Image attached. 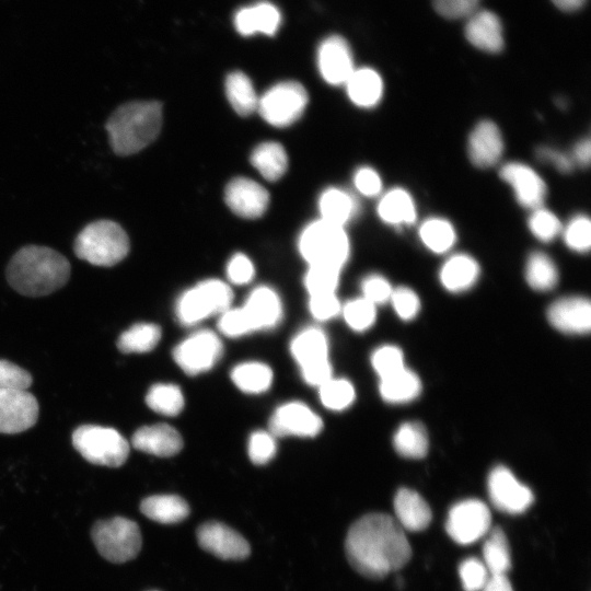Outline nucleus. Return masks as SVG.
Listing matches in <instances>:
<instances>
[{"label": "nucleus", "instance_id": "a19ab883", "mask_svg": "<svg viewBox=\"0 0 591 591\" xmlns=\"http://www.w3.org/2000/svg\"><path fill=\"white\" fill-rule=\"evenodd\" d=\"M146 403L158 414L176 416L184 407V396L179 386L175 384L157 383L149 389Z\"/></svg>", "mask_w": 591, "mask_h": 591}, {"label": "nucleus", "instance_id": "423d86ee", "mask_svg": "<svg viewBox=\"0 0 591 591\" xmlns=\"http://www.w3.org/2000/svg\"><path fill=\"white\" fill-rule=\"evenodd\" d=\"M74 449L90 463L109 467L123 465L129 455V443L114 428L83 425L72 433Z\"/></svg>", "mask_w": 591, "mask_h": 591}, {"label": "nucleus", "instance_id": "f257e3e1", "mask_svg": "<svg viewBox=\"0 0 591 591\" xmlns=\"http://www.w3.org/2000/svg\"><path fill=\"white\" fill-rule=\"evenodd\" d=\"M345 551L352 568L374 580L401 569L412 557L405 531L386 513H368L352 523Z\"/></svg>", "mask_w": 591, "mask_h": 591}, {"label": "nucleus", "instance_id": "f3484780", "mask_svg": "<svg viewBox=\"0 0 591 591\" xmlns=\"http://www.w3.org/2000/svg\"><path fill=\"white\" fill-rule=\"evenodd\" d=\"M500 177L512 188L518 202L531 210L542 207L547 188L544 179L530 165L508 162L500 169Z\"/></svg>", "mask_w": 591, "mask_h": 591}, {"label": "nucleus", "instance_id": "b1692460", "mask_svg": "<svg viewBox=\"0 0 591 591\" xmlns=\"http://www.w3.org/2000/svg\"><path fill=\"white\" fill-rule=\"evenodd\" d=\"M395 520L404 531L419 532L428 528L432 513L427 501L415 490L401 488L393 501Z\"/></svg>", "mask_w": 591, "mask_h": 591}, {"label": "nucleus", "instance_id": "de8ad7c7", "mask_svg": "<svg viewBox=\"0 0 591 591\" xmlns=\"http://www.w3.org/2000/svg\"><path fill=\"white\" fill-rule=\"evenodd\" d=\"M371 364L379 378L383 379L405 368L404 354L397 346L383 345L371 355Z\"/></svg>", "mask_w": 591, "mask_h": 591}, {"label": "nucleus", "instance_id": "1a4fd4ad", "mask_svg": "<svg viewBox=\"0 0 591 591\" xmlns=\"http://www.w3.org/2000/svg\"><path fill=\"white\" fill-rule=\"evenodd\" d=\"M306 103L308 93L302 84L283 81L271 86L258 99L257 109L268 124L286 127L300 118Z\"/></svg>", "mask_w": 591, "mask_h": 591}, {"label": "nucleus", "instance_id": "f8f14e48", "mask_svg": "<svg viewBox=\"0 0 591 591\" xmlns=\"http://www.w3.org/2000/svg\"><path fill=\"white\" fill-rule=\"evenodd\" d=\"M487 489L491 503L500 511L519 514L533 503L532 490L522 484L506 466H495L487 479Z\"/></svg>", "mask_w": 591, "mask_h": 591}, {"label": "nucleus", "instance_id": "37998d69", "mask_svg": "<svg viewBox=\"0 0 591 591\" xmlns=\"http://www.w3.org/2000/svg\"><path fill=\"white\" fill-rule=\"evenodd\" d=\"M340 311L347 325L356 332L369 329L376 318V306L362 297L348 301Z\"/></svg>", "mask_w": 591, "mask_h": 591}, {"label": "nucleus", "instance_id": "a878e982", "mask_svg": "<svg viewBox=\"0 0 591 591\" xmlns=\"http://www.w3.org/2000/svg\"><path fill=\"white\" fill-rule=\"evenodd\" d=\"M477 260L467 254L449 257L440 268L439 279L449 292L460 293L471 289L479 277Z\"/></svg>", "mask_w": 591, "mask_h": 591}, {"label": "nucleus", "instance_id": "f704fd0d", "mask_svg": "<svg viewBox=\"0 0 591 591\" xmlns=\"http://www.w3.org/2000/svg\"><path fill=\"white\" fill-rule=\"evenodd\" d=\"M225 94L233 109L248 116L257 109L258 97L251 79L242 71H233L225 79Z\"/></svg>", "mask_w": 591, "mask_h": 591}, {"label": "nucleus", "instance_id": "393cba45", "mask_svg": "<svg viewBox=\"0 0 591 591\" xmlns=\"http://www.w3.org/2000/svg\"><path fill=\"white\" fill-rule=\"evenodd\" d=\"M255 331L276 326L282 316L281 301L269 287L254 289L243 305Z\"/></svg>", "mask_w": 591, "mask_h": 591}, {"label": "nucleus", "instance_id": "79ce46f5", "mask_svg": "<svg viewBox=\"0 0 591 591\" xmlns=\"http://www.w3.org/2000/svg\"><path fill=\"white\" fill-rule=\"evenodd\" d=\"M356 391L354 385L346 379L331 378L320 386L322 404L335 412L348 408L355 401Z\"/></svg>", "mask_w": 591, "mask_h": 591}, {"label": "nucleus", "instance_id": "412c9836", "mask_svg": "<svg viewBox=\"0 0 591 591\" xmlns=\"http://www.w3.org/2000/svg\"><path fill=\"white\" fill-rule=\"evenodd\" d=\"M131 443L135 449L157 456H172L183 448L179 432L166 424L139 428L134 433Z\"/></svg>", "mask_w": 591, "mask_h": 591}, {"label": "nucleus", "instance_id": "4c0bfd02", "mask_svg": "<svg viewBox=\"0 0 591 591\" xmlns=\"http://www.w3.org/2000/svg\"><path fill=\"white\" fill-rule=\"evenodd\" d=\"M421 243L432 253L443 254L456 242V231L453 224L441 217L426 219L419 227Z\"/></svg>", "mask_w": 591, "mask_h": 591}, {"label": "nucleus", "instance_id": "7c9ffc66", "mask_svg": "<svg viewBox=\"0 0 591 591\" xmlns=\"http://www.w3.org/2000/svg\"><path fill=\"white\" fill-rule=\"evenodd\" d=\"M141 512L149 519L163 523H177L189 514L187 502L176 495H155L141 501Z\"/></svg>", "mask_w": 591, "mask_h": 591}, {"label": "nucleus", "instance_id": "2f4dec72", "mask_svg": "<svg viewBox=\"0 0 591 591\" xmlns=\"http://www.w3.org/2000/svg\"><path fill=\"white\" fill-rule=\"evenodd\" d=\"M322 220L344 227L358 211V202L348 192L328 188L322 193L318 201Z\"/></svg>", "mask_w": 591, "mask_h": 591}, {"label": "nucleus", "instance_id": "6ab92c4d", "mask_svg": "<svg viewBox=\"0 0 591 591\" xmlns=\"http://www.w3.org/2000/svg\"><path fill=\"white\" fill-rule=\"evenodd\" d=\"M551 325L565 334L581 335L591 327V305L584 297L572 296L554 301L548 308Z\"/></svg>", "mask_w": 591, "mask_h": 591}, {"label": "nucleus", "instance_id": "09e8293b", "mask_svg": "<svg viewBox=\"0 0 591 591\" xmlns=\"http://www.w3.org/2000/svg\"><path fill=\"white\" fill-rule=\"evenodd\" d=\"M220 332L229 337H240L255 331L246 311L242 308L228 309L218 322Z\"/></svg>", "mask_w": 591, "mask_h": 591}, {"label": "nucleus", "instance_id": "ddd939ff", "mask_svg": "<svg viewBox=\"0 0 591 591\" xmlns=\"http://www.w3.org/2000/svg\"><path fill=\"white\" fill-rule=\"evenodd\" d=\"M38 413L35 396L26 390L0 389V433L14 434L30 429L36 424Z\"/></svg>", "mask_w": 591, "mask_h": 591}, {"label": "nucleus", "instance_id": "5701e85b", "mask_svg": "<svg viewBox=\"0 0 591 591\" xmlns=\"http://www.w3.org/2000/svg\"><path fill=\"white\" fill-rule=\"evenodd\" d=\"M234 27L243 36L257 33L273 36L281 24L279 9L268 2L260 1L253 5L241 8L233 19Z\"/></svg>", "mask_w": 591, "mask_h": 591}, {"label": "nucleus", "instance_id": "c03bdc74", "mask_svg": "<svg viewBox=\"0 0 591 591\" xmlns=\"http://www.w3.org/2000/svg\"><path fill=\"white\" fill-rule=\"evenodd\" d=\"M530 232L542 242H551L561 233L563 225L558 217L542 207L532 210L528 219Z\"/></svg>", "mask_w": 591, "mask_h": 591}, {"label": "nucleus", "instance_id": "ea45409f", "mask_svg": "<svg viewBox=\"0 0 591 591\" xmlns=\"http://www.w3.org/2000/svg\"><path fill=\"white\" fill-rule=\"evenodd\" d=\"M558 269L553 259L543 252H533L525 264L528 285L536 291H548L557 286Z\"/></svg>", "mask_w": 591, "mask_h": 591}, {"label": "nucleus", "instance_id": "6e6d98bb", "mask_svg": "<svg viewBox=\"0 0 591 591\" xmlns=\"http://www.w3.org/2000/svg\"><path fill=\"white\" fill-rule=\"evenodd\" d=\"M480 0H433L436 11L447 19H467L476 10Z\"/></svg>", "mask_w": 591, "mask_h": 591}, {"label": "nucleus", "instance_id": "4468645a", "mask_svg": "<svg viewBox=\"0 0 591 591\" xmlns=\"http://www.w3.org/2000/svg\"><path fill=\"white\" fill-rule=\"evenodd\" d=\"M273 436L311 438L323 428L321 417L302 402L292 401L279 406L269 420Z\"/></svg>", "mask_w": 591, "mask_h": 591}, {"label": "nucleus", "instance_id": "c756f323", "mask_svg": "<svg viewBox=\"0 0 591 591\" xmlns=\"http://www.w3.org/2000/svg\"><path fill=\"white\" fill-rule=\"evenodd\" d=\"M421 381L408 368L380 379L379 392L381 397L390 404H405L414 401L421 392Z\"/></svg>", "mask_w": 591, "mask_h": 591}, {"label": "nucleus", "instance_id": "39448f33", "mask_svg": "<svg viewBox=\"0 0 591 591\" xmlns=\"http://www.w3.org/2000/svg\"><path fill=\"white\" fill-rule=\"evenodd\" d=\"M299 251L310 266L340 269L348 259L350 246L344 227L320 219L301 233Z\"/></svg>", "mask_w": 591, "mask_h": 591}, {"label": "nucleus", "instance_id": "7ed1b4c3", "mask_svg": "<svg viewBox=\"0 0 591 591\" xmlns=\"http://www.w3.org/2000/svg\"><path fill=\"white\" fill-rule=\"evenodd\" d=\"M162 126V107L155 101L129 102L117 107L105 124L113 151L126 157L155 140Z\"/></svg>", "mask_w": 591, "mask_h": 591}, {"label": "nucleus", "instance_id": "8fccbe9b", "mask_svg": "<svg viewBox=\"0 0 591 591\" xmlns=\"http://www.w3.org/2000/svg\"><path fill=\"white\" fill-rule=\"evenodd\" d=\"M459 575L464 591H482L489 577L484 563L475 557H468L460 564Z\"/></svg>", "mask_w": 591, "mask_h": 591}, {"label": "nucleus", "instance_id": "4d7b16f0", "mask_svg": "<svg viewBox=\"0 0 591 591\" xmlns=\"http://www.w3.org/2000/svg\"><path fill=\"white\" fill-rule=\"evenodd\" d=\"M309 310L316 320L327 321L336 316L341 306L335 293L312 294L309 300Z\"/></svg>", "mask_w": 591, "mask_h": 591}, {"label": "nucleus", "instance_id": "864d4df0", "mask_svg": "<svg viewBox=\"0 0 591 591\" xmlns=\"http://www.w3.org/2000/svg\"><path fill=\"white\" fill-rule=\"evenodd\" d=\"M362 298L374 304H384L390 301L393 287L382 275L371 274L361 282Z\"/></svg>", "mask_w": 591, "mask_h": 591}, {"label": "nucleus", "instance_id": "72a5a7b5", "mask_svg": "<svg viewBox=\"0 0 591 591\" xmlns=\"http://www.w3.org/2000/svg\"><path fill=\"white\" fill-rule=\"evenodd\" d=\"M395 451L407 459H421L429 450V439L425 427L417 421L402 424L393 436Z\"/></svg>", "mask_w": 591, "mask_h": 591}, {"label": "nucleus", "instance_id": "e2e57ef3", "mask_svg": "<svg viewBox=\"0 0 591 591\" xmlns=\"http://www.w3.org/2000/svg\"><path fill=\"white\" fill-rule=\"evenodd\" d=\"M482 591H513L507 575H489Z\"/></svg>", "mask_w": 591, "mask_h": 591}, {"label": "nucleus", "instance_id": "cd10ccee", "mask_svg": "<svg viewBox=\"0 0 591 591\" xmlns=\"http://www.w3.org/2000/svg\"><path fill=\"white\" fill-rule=\"evenodd\" d=\"M290 350L300 369L328 360L326 335L315 327H308L297 334L290 344Z\"/></svg>", "mask_w": 591, "mask_h": 591}, {"label": "nucleus", "instance_id": "0e129e2a", "mask_svg": "<svg viewBox=\"0 0 591 591\" xmlns=\"http://www.w3.org/2000/svg\"><path fill=\"white\" fill-rule=\"evenodd\" d=\"M553 3L564 11H575L580 9L586 0H552Z\"/></svg>", "mask_w": 591, "mask_h": 591}, {"label": "nucleus", "instance_id": "e433bc0d", "mask_svg": "<svg viewBox=\"0 0 591 591\" xmlns=\"http://www.w3.org/2000/svg\"><path fill=\"white\" fill-rule=\"evenodd\" d=\"M273 378L271 369L257 361L240 363L231 371L233 383L248 394H259L267 391L273 383Z\"/></svg>", "mask_w": 591, "mask_h": 591}, {"label": "nucleus", "instance_id": "20e7f679", "mask_svg": "<svg viewBox=\"0 0 591 591\" xmlns=\"http://www.w3.org/2000/svg\"><path fill=\"white\" fill-rule=\"evenodd\" d=\"M125 230L112 220H97L85 225L74 241L76 255L94 266L112 267L129 253Z\"/></svg>", "mask_w": 591, "mask_h": 591}, {"label": "nucleus", "instance_id": "680f3d73", "mask_svg": "<svg viewBox=\"0 0 591 591\" xmlns=\"http://www.w3.org/2000/svg\"><path fill=\"white\" fill-rule=\"evenodd\" d=\"M591 143L588 138L581 139L576 143L570 155L573 163L580 166H588L590 163Z\"/></svg>", "mask_w": 591, "mask_h": 591}, {"label": "nucleus", "instance_id": "c85d7f7f", "mask_svg": "<svg viewBox=\"0 0 591 591\" xmlns=\"http://www.w3.org/2000/svg\"><path fill=\"white\" fill-rule=\"evenodd\" d=\"M380 219L391 225L413 224L417 217L416 204L404 188L395 187L386 192L378 204Z\"/></svg>", "mask_w": 591, "mask_h": 591}, {"label": "nucleus", "instance_id": "5fc2aeb1", "mask_svg": "<svg viewBox=\"0 0 591 591\" xmlns=\"http://www.w3.org/2000/svg\"><path fill=\"white\" fill-rule=\"evenodd\" d=\"M33 383L32 375L23 368L0 359V389L27 390Z\"/></svg>", "mask_w": 591, "mask_h": 591}, {"label": "nucleus", "instance_id": "9b49d317", "mask_svg": "<svg viewBox=\"0 0 591 591\" xmlns=\"http://www.w3.org/2000/svg\"><path fill=\"white\" fill-rule=\"evenodd\" d=\"M222 343L211 331L201 329L182 340L173 350L177 366L187 374L210 370L222 356Z\"/></svg>", "mask_w": 591, "mask_h": 591}, {"label": "nucleus", "instance_id": "603ef678", "mask_svg": "<svg viewBox=\"0 0 591 591\" xmlns=\"http://www.w3.org/2000/svg\"><path fill=\"white\" fill-rule=\"evenodd\" d=\"M390 302L397 316L404 321L413 320L420 311L419 297L408 287L393 288Z\"/></svg>", "mask_w": 591, "mask_h": 591}, {"label": "nucleus", "instance_id": "a18cd8bd", "mask_svg": "<svg viewBox=\"0 0 591 591\" xmlns=\"http://www.w3.org/2000/svg\"><path fill=\"white\" fill-rule=\"evenodd\" d=\"M565 244L573 252L587 253L591 246V221L586 215L572 217L561 230Z\"/></svg>", "mask_w": 591, "mask_h": 591}, {"label": "nucleus", "instance_id": "473e14b6", "mask_svg": "<svg viewBox=\"0 0 591 591\" xmlns=\"http://www.w3.org/2000/svg\"><path fill=\"white\" fill-rule=\"evenodd\" d=\"M251 163L263 177L268 181H277L287 171L288 158L281 144L267 141L253 150Z\"/></svg>", "mask_w": 591, "mask_h": 591}, {"label": "nucleus", "instance_id": "a211bd4d", "mask_svg": "<svg viewBox=\"0 0 591 591\" xmlns=\"http://www.w3.org/2000/svg\"><path fill=\"white\" fill-rule=\"evenodd\" d=\"M224 199L237 216L255 219L267 210L269 194L257 182L246 177H236L227 185Z\"/></svg>", "mask_w": 591, "mask_h": 591}, {"label": "nucleus", "instance_id": "052dcab7", "mask_svg": "<svg viewBox=\"0 0 591 591\" xmlns=\"http://www.w3.org/2000/svg\"><path fill=\"white\" fill-rule=\"evenodd\" d=\"M536 157L538 160L553 165L563 173L572 171L575 166V163L569 154L552 147L544 146L537 148Z\"/></svg>", "mask_w": 591, "mask_h": 591}, {"label": "nucleus", "instance_id": "bf43d9fd", "mask_svg": "<svg viewBox=\"0 0 591 591\" xmlns=\"http://www.w3.org/2000/svg\"><path fill=\"white\" fill-rule=\"evenodd\" d=\"M354 184L356 189L363 196L374 197L382 190L380 174L370 166H362L355 173Z\"/></svg>", "mask_w": 591, "mask_h": 591}, {"label": "nucleus", "instance_id": "9d476101", "mask_svg": "<svg viewBox=\"0 0 591 591\" xmlns=\"http://www.w3.org/2000/svg\"><path fill=\"white\" fill-rule=\"evenodd\" d=\"M490 526V510L478 499H465L455 503L445 522L447 533L461 545L473 544L484 537Z\"/></svg>", "mask_w": 591, "mask_h": 591}, {"label": "nucleus", "instance_id": "13d9d810", "mask_svg": "<svg viewBox=\"0 0 591 591\" xmlns=\"http://www.w3.org/2000/svg\"><path fill=\"white\" fill-rule=\"evenodd\" d=\"M254 265L244 254L233 255L227 265V275L231 282L235 285H245L254 277Z\"/></svg>", "mask_w": 591, "mask_h": 591}, {"label": "nucleus", "instance_id": "dca6fc26", "mask_svg": "<svg viewBox=\"0 0 591 591\" xmlns=\"http://www.w3.org/2000/svg\"><path fill=\"white\" fill-rule=\"evenodd\" d=\"M317 67L327 83L345 85L356 69L347 40L339 35H331L323 39L317 49Z\"/></svg>", "mask_w": 591, "mask_h": 591}, {"label": "nucleus", "instance_id": "6e6552de", "mask_svg": "<svg viewBox=\"0 0 591 591\" xmlns=\"http://www.w3.org/2000/svg\"><path fill=\"white\" fill-rule=\"evenodd\" d=\"M92 538L99 553L117 564L137 557L142 543L138 524L123 517L96 522L92 529Z\"/></svg>", "mask_w": 591, "mask_h": 591}, {"label": "nucleus", "instance_id": "49530a36", "mask_svg": "<svg viewBox=\"0 0 591 591\" xmlns=\"http://www.w3.org/2000/svg\"><path fill=\"white\" fill-rule=\"evenodd\" d=\"M340 269L315 265L310 266L305 275V287L312 294L335 293L339 280Z\"/></svg>", "mask_w": 591, "mask_h": 591}, {"label": "nucleus", "instance_id": "bb28decb", "mask_svg": "<svg viewBox=\"0 0 591 591\" xmlns=\"http://www.w3.org/2000/svg\"><path fill=\"white\" fill-rule=\"evenodd\" d=\"M345 86L350 101L363 108L378 105L384 91L381 76L371 68L355 69Z\"/></svg>", "mask_w": 591, "mask_h": 591}, {"label": "nucleus", "instance_id": "0eeeda50", "mask_svg": "<svg viewBox=\"0 0 591 591\" xmlns=\"http://www.w3.org/2000/svg\"><path fill=\"white\" fill-rule=\"evenodd\" d=\"M231 288L221 280L207 279L181 294L175 305L176 317L184 325H195L230 308Z\"/></svg>", "mask_w": 591, "mask_h": 591}, {"label": "nucleus", "instance_id": "f03ea898", "mask_svg": "<svg viewBox=\"0 0 591 591\" xmlns=\"http://www.w3.org/2000/svg\"><path fill=\"white\" fill-rule=\"evenodd\" d=\"M71 266L59 252L40 245L20 248L7 267V280L19 293L26 297L50 294L69 280Z\"/></svg>", "mask_w": 591, "mask_h": 591}, {"label": "nucleus", "instance_id": "c9c22d12", "mask_svg": "<svg viewBox=\"0 0 591 591\" xmlns=\"http://www.w3.org/2000/svg\"><path fill=\"white\" fill-rule=\"evenodd\" d=\"M483 545V563L489 575H507L511 567L510 548L505 532L495 526L488 531Z\"/></svg>", "mask_w": 591, "mask_h": 591}, {"label": "nucleus", "instance_id": "58836bf2", "mask_svg": "<svg viewBox=\"0 0 591 591\" xmlns=\"http://www.w3.org/2000/svg\"><path fill=\"white\" fill-rule=\"evenodd\" d=\"M161 328L153 323H137L120 334L117 348L124 354H143L155 348Z\"/></svg>", "mask_w": 591, "mask_h": 591}, {"label": "nucleus", "instance_id": "2eb2a0df", "mask_svg": "<svg viewBox=\"0 0 591 591\" xmlns=\"http://www.w3.org/2000/svg\"><path fill=\"white\" fill-rule=\"evenodd\" d=\"M199 546L206 552L225 560H241L250 555L246 540L233 529L219 522L201 524L197 531Z\"/></svg>", "mask_w": 591, "mask_h": 591}, {"label": "nucleus", "instance_id": "3c124183", "mask_svg": "<svg viewBox=\"0 0 591 591\" xmlns=\"http://www.w3.org/2000/svg\"><path fill=\"white\" fill-rule=\"evenodd\" d=\"M276 451L275 436L270 432L257 430L251 434L247 452L254 464L264 465L268 463L275 456Z\"/></svg>", "mask_w": 591, "mask_h": 591}, {"label": "nucleus", "instance_id": "4be33fe9", "mask_svg": "<svg viewBox=\"0 0 591 591\" xmlns=\"http://www.w3.org/2000/svg\"><path fill=\"white\" fill-rule=\"evenodd\" d=\"M465 36L476 48L496 54L503 48L502 25L499 18L488 10H476L466 19Z\"/></svg>", "mask_w": 591, "mask_h": 591}, {"label": "nucleus", "instance_id": "aec40b11", "mask_svg": "<svg viewBox=\"0 0 591 591\" xmlns=\"http://www.w3.org/2000/svg\"><path fill=\"white\" fill-rule=\"evenodd\" d=\"M505 149L503 138L498 126L488 119L480 120L471 131L467 143L472 163L486 169L499 162Z\"/></svg>", "mask_w": 591, "mask_h": 591}]
</instances>
